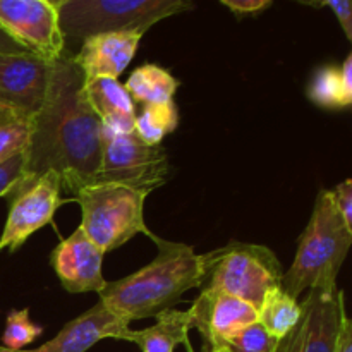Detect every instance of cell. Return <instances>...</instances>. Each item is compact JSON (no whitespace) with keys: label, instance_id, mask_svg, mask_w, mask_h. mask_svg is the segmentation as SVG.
Instances as JSON below:
<instances>
[{"label":"cell","instance_id":"cell-18","mask_svg":"<svg viewBox=\"0 0 352 352\" xmlns=\"http://www.w3.org/2000/svg\"><path fill=\"white\" fill-rule=\"evenodd\" d=\"M308 98L322 109H347L352 103V54L340 65H322L308 85Z\"/></svg>","mask_w":352,"mask_h":352},{"label":"cell","instance_id":"cell-11","mask_svg":"<svg viewBox=\"0 0 352 352\" xmlns=\"http://www.w3.org/2000/svg\"><path fill=\"white\" fill-rule=\"evenodd\" d=\"M50 67L31 54H0V107L33 119L43 105Z\"/></svg>","mask_w":352,"mask_h":352},{"label":"cell","instance_id":"cell-23","mask_svg":"<svg viewBox=\"0 0 352 352\" xmlns=\"http://www.w3.org/2000/svg\"><path fill=\"white\" fill-rule=\"evenodd\" d=\"M41 333H43V329L40 325H34L30 320V309H12L6 318L2 347L9 351H24V347L34 342Z\"/></svg>","mask_w":352,"mask_h":352},{"label":"cell","instance_id":"cell-31","mask_svg":"<svg viewBox=\"0 0 352 352\" xmlns=\"http://www.w3.org/2000/svg\"><path fill=\"white\" fill-rule=\"evenodd\" d=\"M205 352H227L223 347H219V349H208V347H205Z\"/></svg>","mask_w":352,"mask_h":352},{"label":"cell","instance_id":"cell-29","mask_svg":"<svg viewBox=\"0 0 352 352\" xmlns=\"http://www.w3.org/2000/svg\"><path fill=\"white\" fill-rule=\"evenodd\" d=\"M336 352H352V322L349 316H347V313L344 315L342 325H340Z\"/></svg>","mask_w":352,"mask_h":352},{"label":"cell","instance_id":"cell-26","mask_svg":"<svg viewBox=\"0 0 352 352\" xmlns=\"http://www.w3.org/2000/svg\"><path fill=\"white\" fill-rule=\"evenodd\" d=\"M332 201L336 205L337 212L342 217L344 223L352 230V179H346L340 184L336 186V189L330 191Z\"/></svg>","mask_w":352,"mask_h":352},{"label":"cell","instance_id":"cell-5","mask_svg":"<svg viewBox=\"0 0 352 352\" xmlns=\"http://www.w3.org/2000/svg\"><path fill=\"white\" fill-rule=\"evenodd\" d=\"M199 256L203 268L199 291L223 292L258 309L267 292L280 287L284 272L278 258L267 246L230 241Z\"/></svg>","mask_w":352,"mask_h":352},{"label":"cell","instance_id":"cell-6","mask_svg":"<svg viewBox=\"0 0 352 352\" xmlns=\"http://www.w3.org/2000/svg\"><path fill=\"white\" fill-rule=\"evenodd\" d=\"M148 196L112 182H95L79 189L74 201L81 206V229L102 251L124 246L138 234L155 239L144 222V201Z\"/></svg>","mask_w":352,"mask_h":352},{"label":"cell","instance_id":"cell-20","mask_svg":"<svg viewBox=\"0 0 352 352\" xmlns=\"http://www.w3.org/2000/svg\"><path fill=\"white\" fill-rule=\"evenodd\" d=\"M302 306L280 287L272 289L258 308V322L277 339H285L301 320Z\"/></svg>","mask_w":352,"mask_h":352},{"label":"cell","instance_id":"cell-27","mask_svg":"<svg viewBox=\"0 0 352 352\" xmlns=\"http://www.w3.org/2000/svg\"><path fill=\"white\" fill-rule=\"evenodd\" d=\"M308 6L313 7H329L336 14L344 34L349 41H352V3L349 0H323V2L313 3L308 2Z\"/></svg>","mask_w":352,"mask_h":352},{"label":"cell","instance_id":"cell-10","mask_svg":"<svg viewBox=\"0 0 352 352\" xmlns=\"http://www.w3.org/2000/svg\"><path fill=\"white\" fill-rule=\"evenodd\" d=\"M301 306V320L282 339L277 352H336L340 325L347 313L344 291L337 289L332 294L309 291Z\"/></svg>","mask_w":352,"mask_h":352},{"label":"cell","instance_id":"cell-24","mask_svg":"<svg viewBox=\"0 0 352 352\" xmlns=\"http://www.w3.org/2000/svg\"><path fill=\"white\" fill-rule=\"evenodd\" d=\"M280 342L260 322H254L230 337L223 349L227 352H277Z\"/></svg>","mask_w":352,"mask_h":352},{"label":"cell","instance_id":"cell-12","mask_svg":"<svg viewBox=\"0 0 352 352\" xmlns=\"http://www.w3.org/2000/svg\"><path fill=\"white\" fill-rule=\"evenodd\" d=\"M188 313L191 329L201 333L208 349L223 347L244 327L258 322V309L254 306L217 291H199Z\"/></svg>","mask_w":352,"mask_h":352},{"label":"cell","instance_id":"cell-22","mask_svg":"<svg viewBox=\"0 0 352 352\" xmlns=\"http://www.w3.org/2000/svg\"><path fill=\"white\" fill-rule=\"evenodd\" d=\"M31 119L23 113L0 107V164L26 150Z\"/></svg>","mask_w":352,"mask_h":352},{"label":"cell","instance_id":"cell-15","mask_svg":"<svg viewBox=\"0 0 352 352\" xmlns=\"http://www.w3.org/2000/svg\"><path fill=\"white\" fill-rule=\"evenodd\" d=\"M141 36V33H107L86 38L74 54V62L86 79H119L136 55Z\"/></svg>","mask_w":352,"mask_h":352},{"label":"cell","instance_id":"cell-2","mask_svg":"<svg viewBox=\"0 0 352 352\" xmlns=\"http://www.w3.org/2000/svg\"><path fill=\"white\" fill-rule=\"evenodd\" d=\"M158 253L146 267L116 282H107L100 301L124 322L155 318L174 308L203 278L201 256L192 246L155 236Z\"/></svg>","mask_w":352,"mask_h":352},{"label":"cell","instance_id":"cell-4","mask_svg":"<svg viewBox=\"0 0 352 352\" xmlns=\"http://www.w3.org/2000/svg\"><path fill=\"white\" fill-rule=\"evenodd\" d=\"M188 0H58V21L65 41L107 33L144 34L165 17L188 12Z\"/></svg>","mask_w":352,"mask_h":352},{"label":"cell","instance_id":"cell-28","mask_svg":"<svg viewBox=\"0 0 352 352\" xmlns=\"http://www.w3.org/2000/svg\"><path fill=\"white\" fill-rule=\"evenodd\" d=\"M223 7L232 10L237 17L241 16H254V14L263 12L265 9H270L274 6L272 0H222Z\"/></svg>","mask_w":352,"mask_h":352},{"label":"cell","instance_id":"cell-32","mask_svg":"<svg viewBox=\"0 0 352 352\" xmlns=\"http://www.w3.org/2000/svg\"><path fill=\"white\" fill-rule=\"evenodd\" d=\"M186 349H188L189 352H195V351H192V347H191V342H189V344H186Z\"/></svg>","mask_w":352,"mask_h":352},{"label":"cell","instance_id":"cell-19","mask_svg":"<svg viewBox=\"0 0 352 352\" xmlns=\"http://www.w3.org/2000/svg\"><path fill=\"white\" fill-rule=\"evenodd\" d=\"M179 85L181 81L160 65L144 64L134 69L124 86L133 102H140L143 105H158V103L172 102Z\"/></svg>","mask_w":352,"mask_h":352},{"label":"cell","instance_id":"cell-16","mask_svg":"<svg viewBox=\"0 0 352 352\" xmlns=\"http://www.w3.org/2000/svg\"><path fill=\"white\" fill-rule=\"evenodd\" d=\"M85 91L88 103L102 122L103 131L112 134L134 133L136 105L119 79H86Z\"/></svg>","mask_w":352,"mask_h":352},{"label":"cell","instance_id":"cell-25","mask_svg":"<svg viewBox=\"0 0 352 352\" xmlns=\"http://www.w3.org/2000/svg\"><path fill=\"white\" fill-rule=\"evenodd\" d=\"M24 167V150L0 164V198H6L19 182Z\"/></svg>","mask_w":352,"mask_h":352},{"label":"cell","instance_id":"cell-9","mask_svg":"<svg viewBox=\"0 0 352 352\" xmlns=\"http://www.w3.org/2000/svg\"><path fill=\"white\" fill-rule=\"evenodd\" d=\"M60 192V179L52 170L10 191L6 196L10 206L0 236V251L9 250L14 253L36 230L48 226L62 205Z\"/></svg>","mask_w":352,"mask_h":352},{"label":"cell","instance_id":"cell-33","mask_svg":"<svg viewBox=\"0 0 352 352\" xmlns=\"http://www.w3.org/2000/svg\"><path fill=\"white\" fill-rule=\"evenodd\" d=\"M0 352H10V351H9V349H6V347L0 346Z\"/></svg>","mask_w":352,"mask_h":352},{"label":"cell","instance_id":"cell-7","mask_svg":"<svg viewBox=\"0 0 352 352\" xmlns=\"http://www.w3.org/2000/svg\"><path fill=\"white\" fill-rule=\"evenodd\" d=\"M165 148L148 146L134 133L112 134L102 129V165L98 181L126 186L150 195L168 179Z\"/></svg>","mask_w":352,"mask_h":352},{"label":"cell","instance_id":"cell-1","mask_svg":"<svg viewBox=\"0 0 352 352\" xmlns=\"http://www.w3.org/2000/svg\"><path fill=\"white\" fill-rule=\"evenodd\" d=\"M85 82V74L69 50L52 62L47 95L31 119L23 175L14 189L50 170L72 196L98 181L102 122L88 103Z\"/></svg>","mask_w":352,"mask_h":352},{"label":"cell","instance_id":"cell-21","mask_svg":"<svg viewBox=\"0 0 352 352\" xmlns=\"http://www.w3.org/2000/svg\"><path fill=\"white\" fill-rule=\"evenodd\" d=\"M179 126L177 105L172 102L158 105H144L134 122V134L148 146H160L167 134Z\"/></svg>","mask_w":352,"mask_h":352},{"label":"cell","instance_id":"cell-14","mask_svg":"<svg viewBox=\"0 0 352 352\" xmlns=\"http://www.w3.org/2000/svg\"><path fill=\"white\" fill-rule=\"evenodd\" d=\"M126 329H129V323L98 301L88 311L65 323L60 332L43 346L31 351L10 352H88L100 340L117 339Z\"/></svg>","mask_w":352,"mask_h":352},{"label":"cell","instance_id":"cell-17","mask_svg":"<svg viewBox=\"0 0 352 352\" xmlns=\"http://www.w3.org/2000/svg\"><path fill=\"white\" fill-rule=\"evenodd\" d=\"M155 325L143 330L126 329L117 336V340H129L136 344L141 352H175L179 346L189 344V322L188 311L167 309L155 316Z\"/></svg>","mask_w":352,"mask_h":352},{"label":"cell","instance_id":"cell-30","mask_svg":"<svg viewBox=\"0 0 352 352\" xmlns=\"http://www.w3.org/2000/svg\"><path fill=\"white\" fill-rule=\"evenodd\" d=\"M0 54H28V52H24L12 38H9L0 30Z\"/></svg>","mask_w":352,"mask_h":352},{"label":"cell","instance_id":"cell-13","mask_svg":"<svg viewBox=\"0 0 352 352\" xmlns=\"http://www.w3.org/2000/svg\"><path fill=\"white\" fill-rule=\"evenodd\" d=\"M105 254L86 237L81 227L67 239H62L50 254V265L57 274L62 287L71 294L102 292L107 280L103 278Z\"/></svg>","mask_w":352,"mask_h":352},{"label":"cell","instance_id":"cell-3","mask_svg":"<svg viewBox=\"0 0 352 352\" xmlns=\"http://www.w3.org/2000/svg\"><path fill=\"white\" fill-rule=\"evenodd\" d=\"M351 244L352 230L337 212L330 189H320L308 226L299 237L294 261L282 274L280 289L294 299L305 291L336 292L337 275Z\"/></svg>","mask_w":352,"mask_h":352},{"label":"cell","instance_id":"cell-8","mask_svg":"<svg viewBox=\"0 0 352 352\" xmlns=\"http://www.w3.org/2000/svg\"><path fill=\"white\" fill-rule=\"evenodd\" d=\"M0 30L24 52L50 64L67 50L58 0H0Z\"/></svg>","mask_w":352,"mask_h":352}]
</instances>
